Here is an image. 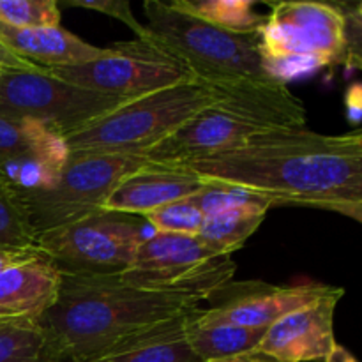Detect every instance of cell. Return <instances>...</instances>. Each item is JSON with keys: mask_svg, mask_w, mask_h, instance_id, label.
<instances>
[{"mask_svg": "<svg viewBox=\"0 0 362 362\" xmlns=\"http://www.w3.org/2000/svg\"><path fill=\"white\" fill-rule=\"evenodd\" d=\"M173 166L205 182L267 197L272 205L362 202V144L352 133L267 131L240 147Z\"/></svg>", "mask_w": 362, "mask_h": 362, "instance_id": "obj_1", "label": "cell"}, {"mask_svg": "<svg viewBox=\"0 0 362 362\" xmlns=\"http://www.w3.org/2000/svg\"><path fill=\"white\" fill-rule=\"evenodd\" d=\"M232 278L193 286L147 290L117 274H62L55 304L37 320L45 336L42 362H85L120 339L152 325L197 313Z\"/></svg>", "mask_w": 362, "mask_h": 362, "instance_id": "obj_2", "label": "cell"}, {"mask_svg": "<svg viewBox=\"0 0 362 362\" xmlns=\"http://www.w3.org/2000/svg\"><path fill=\"white\" fill-rule=\"evenodd\" d=\"M219 98L175 133L145 151L151 165H180L240 147L267 131L306 127V108L285 81L214 85Z\"/></svg>", "mask_w": 362, "mask_h": 362, "instance_id": "obj_3", "label": "cell"}, {"mask_svg": "<svg viewBox=\"0 0 362 362\" xmlns=\"http://www.w3.org/2000/svg\"><path fill=\"white\" fill-rule=\"evenodd\" d=\"M218 98L219 88L200 80L173 85L122 103L64 140L69 154L141 156Z\"/></svg>", "mask_w": 362, "mask_h": 362, "instance_id": "obj_4", "label": "cell"}, {"mask_svg": "<svg viewBox=\"0 0 362 362\" xmlns=\"http://www.w3.org/2000/svg\"><path fill=\"white\" fill-rule=\"evenodd\" d=\"M147 30L161 46L186 62L194 78L209 85L281 81L258 48L257 34H233L180 9L175 2H144Z\"/></svg>", "mask_w": 362, "mask_h": 362, "instance_id": "obj_5", "label": "cell"}, {"mask_svg": "<svg viewBox=\"0 0 362 362\" xmlns=\"http://www.w3.org/2000/svg\"><path fill=\"white\" fill-rule=\"evenodd\" d=\"M258 48L274 78L345 62V13L322 2L271 4L258 30Z\"/></svg>", "mask_w": 362, "mask_h": 362, "instance_id": "obj_6", "label": "cell"}, {"mask_svg": "<svg viewBox=\"0 0 362 362\" xmlns=\"http://www.w3.org/2000/svg\"><path fill=\"white\" fill-rule=\"evenodd\" d=\"M145 165L144 156L69 154L49 186L11 193L37 237L101 212L117 184Z\"/></svg>", "mask_w": 362, "mask_h": 362, "instance_id": "obj_7", "label": "cell"}, {"mask_svg": "<svg viewBox=\"0 0 362 362\" xmlns=\"http://www.w3.org/2000/svg\"><path fill=\"white\" fill-rule=\"evenodd\" d=\"M45 69L74 87L126 101L197 80L184 60L152 37L119 42L88 62Z\"/></svg>", "mask_w": 362, "mask_h": 362, "instance_id": "obj_8", "label": "cell"}, {"mask_svg": "<svg viewBox=\"0 0 362 362\" xmlns=\"http://www.w3.org/2000/svg\"><path fill=\"white\" fill-rule=\"evenodd\" d=\"M144 239L138 216L101 211L74 225L39 233L35 246L60 274L105 276L129 269Z\"/></svg>", "mask_w": 362, "mask_h": 362, "instance_id": "obj_9", "label": "cell"}, {"mask_svg": "<svg viewBox=\"0 0 362 362\" xmlns=\"http://www.w3.org/2000/svg\"><path fill=\"white\" fill-rule=\"evenodd\" d=\"M122 103L126 99L66 83L52 76L45 67L0 69V115L32 120L60 136L74 133Z\"/></svg>", "mask_w": 362, "mask_h": 362, "instance_id": "obj_10", "label": "cell"}, {"mask_svg": "<svg viewBox=\"0 0 362 362\" xmlns=\"http://www.w3.org/2000/svg\"><path fill=\"white\" fill-rule=\"evenodd\" d=\"M345 290L336 286L329 296L306 304L267 327L255 352L279 362H322L338 343L334 311Z\"/></svg>", "mask_w": 362, "mask_h": 362, "instance_id": "obj_11", "label": "cell"}, {"mask_svg": "<svg viewBox=\"0 0 362 362\" xmlns=\"http://www.w3.org/2000/svg\"><path fill=\"white\" fill-rule=\"evenodd\" d=\"M207 186L209 182L187 170L147 163L117 184L103 211L145 216L166 204L194 197Z\"/></svg>", "mask_w": 362, "mask_h": 362, "instance_id": "obj_12", "label": "cell"}, {"mask_svg": "<svg viewBox=\"0 0 362 362\" xmlns=\"http://www.w3.org/2000/svg\"><path fill=\"white\" fill-rule=\"evenodd\" d=\"M334 288L336 286L322 283H303L281 288L272 286L235 297L211 310L198 311L197 320L202 324H230L251 329H267L292 311L329 296Z\"/></svg>", "mask_w": 362, "mask_h": 362, "instance_id": "obj_13", "label": "cell"}, {"mask_svg": "<svg viewBox=\"0 0 362 362\" xmlns=\"http://www.w3.org/2000/svg\"><path fill=\"white\" fill-rule=\"evenodd\" d=\"M62 274L45 257L0 271V322H37L59 297Z\"/></svg>", "mask_w": 362, "mask_h": 362, "instance_id": "obj_14", "label": "cell"}, {"mask_svg": "<svg viewBox=\"0 0 362 362\" xmlns=\"http://www.w3.org/2000/svg\"><path fill=\"white\" fill-rule=\"evenodd\" d=\"M0 42L14 55L39 67L76 66L99 59L106 52L62 27H14L4 21H0Z\"/></svg>", "mask_w": 362, "mask_h": 362, "instance_id": "obj_15", "label": "cell"}, {"mask_svg": "<svg viewBox=\"0 0 362 362\" xmlns=\"http://www.w3.org/2000/svg\"><path fill=\"white\" fill-rule=\"evenodd\" d=\"M69 158L64 136L32 120H14L0 115V170L20 165H37L53 180Z\"/></svg>", "mask_w": 362, "mask_h": 362, "instance_id": "obj_16", "label": "cell"}, {"mask_svg": "<svg viewBox=\"0 0 362 362\" xmlns=\"http://www.w3.org/2000/svg\"><path fill=\"white\" fill-rule=\"evenodd\" d=\"M191 315L127 336L98 357L85 362H202L186 339Z\"/></svg>", "mask_w": 362, "mask_h": 362, "instance_id": "obj_17", "label": "cell"}, {"mask_svg": "<svg viewBox=\"0 0 362 362\" xmlns=\"http://www.w3.org/2000/svg\"><path fill=\"white\" fill-rule=\"evenodd\" d=\"M272 202L262 194H251L239 204L205 216L198 239L221 257H230L244 246L267 216Z\"/></svg>", "mask_w": 362, "mask_h": 362, "instance_id": "obj_18", "label": "cell"}, {"mask_svg": "<svg viewBox=\"0 0 362 362\" xmlns=\"http://www.w3.org/2000/svg\"><path fill=\"white\" fill-rule=\"evenodd\" d=\"M197 313L187 320L186 339L202 362H218L255 352L267 331L230 324H202L197 320Z\"/></svg>", "mask_w": 362, "mask_h": 362, "instance_id": "obj_19", "label": "cell"}, {"mask_svg": "<svg viewBox=\"0 0 362 362\" xmlns=\"http://www.w3.org/2000/svg\"><path fill=\"white\" fill-rule=\"evenodd\" d=\"M175 4L200 20L233 34H257L265 21V16L255 11L257 4L251 0H175Z\"/></svg>", "mask_w": 362, "mask_h": 362, "instance_id": "obj_20", "label": "cell"}, {"mask_svg": "<svg viewBox=\"0 0 362 362\" xmlns=\"http://www.w3.org/2000/svg\"><path fill=\"white\" fill-rule=\"evenodd\" d=\"M45 336L37 322H0V362H42Z\"/></svg>", "mask_w": 362, "mask_h": 362, "instance_id": "obj_21", "label": "cell"}, {"mask_svg": "<svg viewBox=\"0 0 362 362\" xmlns=\"http://www.w3.org/2000/svg\"><path fill=\"white\" fill-rule=\"evenodd\" d=\"M145 221L159 233H179V235H198L205 216L193 198L172 202L144 216Z\"/></svg>", "mask_w": 362, "mask_h": 362, "instance_id": "obj_22", "label": "cell"}, {"mask_svg": "<svg viewBox=\"0 0 362 362\" xmlns=\"http://www.w3.org/2000/svg\"><path fill=\"white\" fill-rule=\"evenodd\" d=\"M35 233L11 191L0 187V247L37 250Z\"/></svg>", "mask_w": 362, "mask_h": 362, "instance_id": "obj_23", "label": "cell"}, {"mask_svg": "<svg viewBox=\"0 0 362 362\" xmlns=\"http://www.w3.org/2000/svg\"><path fill=\"white\" fill-rule=\"evenodd\" d=\"M0 21L14 27H60L55 0H0Z\"/></svg>", "mask_w": 362, "mask_h": 362, "instance_id": "obj_24", "label": "cell"}, {"mask_svg": "<svg viewBox=\"0 0 362 362\" xmlns=\"http://www.w3.org/2000/svg\"><path fill=\"white\" fill-rule=\"evenodd\" d=\"M66 6L81 7V9H88V11H98V13H103L106 14V16L115 18V20L122 21L124 25H127V27L136 34V39L151 37L147 27L141 25L140 21L134 18L127 0H66Z\"/></svg>", "mask_w": 362, "mask_h": 362, "instance_id": "obj_25", "label": "cell"}, {"mask_svg": "<svg viewBox=\"0 0 362 362\" xmlns=\"http://www.w3.org/2000/svg\"><path fill=\"white\" fill-rule=\"evenodd\" d=\"M345 39H346V53L345 62L349 69L362 71V21L357 18L354 11H345Z\"/></svg>", "mask_w": 362, "mask_h": 362, "instance_id": "obj_26", "label": "cell"}, {"mask_svg": "<svg viewBox=\"0 0 362 362\" xmlns=\"http://www.w3.org/2000/svg\"><path fill=\"white\" fill-rule=\"evenodd\" d=\"M310 209H320V211L336 212V214L346 216L354 221L362 225V202H324V204H313Z\"/></svg>", "mask_w": 362, "mask_h": 362, "instance_id": "obj_27", "label": "cell"}, {"mask_svg": "<svg viewBox=\"0 0 362 362\" xmlns=\"http://www.w3.org/2000/svg\"><path fill=\"white\" fill-rule=\"evenodd\" d=\"M41 255L39 250H13V247H0V271L20 262H27Z\"/></svg>", "mask_w": 362, "mask_h": 362, "instance_id": "obj_28", "label": "cell"}, {"mask_svg": "<svg viewBox=\"0 0 362 362\" xmlns=\"http://www.w3.org/2000/svg\"><path fill=\"white\" fill-rule=\"evenodd\" d=\"M0 69L30 71V69H39V66L28 62V60L20 59V57L14 55L13 52H9V49L0 42Z\"/></svg>", "mask_w": 362, "mask_h": 362, "instance_id": "obj_29", "label": "cell"}, {"mask_svg": "<svg viewBox=\"0 0 362 362\" xmlns=\"http://www.w3.org/2000/svg\"><path fill=\"white\" fill-rule=\"evenodd\" d=\"M325 362H359V361H357L356 357L345 349V346L336 345L334 349H332V352L327 356Z\"/></svg>", "mask_w": 362, "mask_h": 362, "instance_id": "obj_30", "label": "cell"}, {"mask_svg": "<svg viewBox=\"0 0 362 362\" xmlns=\"http://www.w3.org/2000/svg\"><path fill=\"white\" fill-rule=\"evenodd\" d=\"M218 362H279V361L271 359V357L260 356V354H244V356L230 357V359L218 361Z\"/></svg>", "mask_w": 362, "mask_h": 362, "instance_id": "obj_31", "label": "cell"}, {"mask_svg": "<svg viewBox=\"0 0 362 362\" xmlns=\"http://www.w3.org/2000/svg\"><path fill=\"white\" fill-rule=\"evenodd\" d=\"M350 133H352V136H356L357 140H359L361 144H362V127H359V129H354V131H350Z\"/></svg>", "mask_w": 362, "mask_h": 362, "instance_id": "obj_32", "label": "cell"}, {"mask_svg": "<svg viewBox=\"0 0 362 362\" xmlns=\"http://www.w3.org/2000/svg\"><path fill=\"white\" fill-rule=\"evenodd\" d=\"M354 13H356V14H357V18H359V20L362 21V4H361L359 7H357L356 11H354Z\"/></svg>", "mask_w": 362, "mask_h": 362, "instance_id": "obj_33", "label": "cell"}]
</instances>
